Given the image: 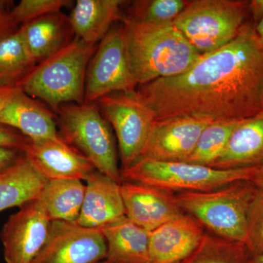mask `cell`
Instances as JSON below:
<instances>
[{"instance_id": "obj_7", "label": "cell", "mask_w": 263, "mask_h": 263, "mask_svg": "<svg viewBox=\"0 0 263 263\" xmlns=\"http://www.w3.org/2000/svg\"><path fill=\"white\" fill-rule=\"evenodd\" d=\"M57 112L62 139L85 156L97 171L122 184L115 142L98 107L93 103L65 104Z\"/></svg>"}, {"instance_id": "obj_30", "label": "cell", "mask_w": 263, "mask_h": 263, "mask_svg": "<svg viewBox=\"0 0 263 263\" xmlns=\"http://www.w3.org/2000/svg\"><path fill=\"white\" fill-rule=\"evenodd\" d=\"M29 139L13 128L0 124V148H11L24 152Z\"/></svg>"}, {"instance_id": "obj_3", "label": "cell", "mask_w": 263, "mask_h": 263, "mask_svg": "<svg viewBox=\"0 0 263 263\" xmlns=\"http://www.w3.org/2000/svg\"><path fill=\"white\" fill-rule=\"evenodd\" d=\"M98 45L76 38L41 63L17 87L58 111L64 104L84 103L86 72Z\"/></svg>"}, {"instance_id": "obj_14", "label": "cell", "mask_w": 263, "mask_h": 263, "mask_svg": "<svg viewBox=\"0 0 263 263\" xmlns=\"http://www.w3.org/2000/svg\"><path fill=\"white\" fill-rule=\"evenodd\" d=\"M121 193L128 219L152 232L183 215L174 195L141 183L122 182Z\"/></svg>"}, {"instance_id": "obj_21", "label": "cell", "mask_w": 263, "mask_h": 263, "mask_svg": "<svg viewBox=\"0 0 263 263\" xmlns=\"http://www.w3.org/2000/svg\"><path fill=\"white\" fill-rule=\"evenodd\" d=\"M121 0H78L69 18L71 29L79 39L97 44L111 29L114 22L124 19Z\"/></svg>"}, {"instance_id": "obj_20", "label": "cell", "mask_w": 263, "mask_h": 263, "mask_svg": "<svg viewBox=\"0 0 263 263\" xmlns=\"http://www.w3.org/2000/svg\"><path fill=\"white\" fill-rule=\"evenodd\" d=\"M100 229L106 240L108 263H150L151 232L126 216Z\"/></svg>"}, {"instance_id": "obj_15", "label": "cell", "mask_w": 263, "mask_h": 263, "mask_svg": "<svg viewBox=\"0 0 263 263\" xmlns=\"http://www.w3.org/2000/svg\"><path fill=\"white\" fill-rule=\"evenodd\" d=\"M205 230L187 214L167 221L151 232L150 263H181L195 252Z\"/></svg>"}, {"instance_id": "obj_25", "label": "cell", "mask_w": 263, "mask_h": 263, "mask_svg": "<svg viewBox=\"0 0 263 263\" xmlns=\"http://www.w3.org/2000/svg\"><path fill=\"white\" fill-rule=\"evenodd\" d=\"M242 120L228 119L211 122L202 131L195 150L185 162L210 166L222 153L230 136Z\"/></svg>"}, {"instance_id": "obj_19", "label": "cell", "mask_w": 263, "mask_h": 263, "mask_svg": "<svg viewBox=\"0 0 263 263\" xmlns=\"http://www.w3.org/2000/svg\"><path fill=\"white\" fill-rule=\"evenodd\" d=\"M19 31L36 65L68 45L73 33L68 17L61 12L22 24Z\"/></svg>"}, {"instance_id": "obj_36", "label": "cell", "mask_w": 263, "mask_h": 263, "mask_svg": "<svg viewBox=\"0 0 263 263\" xmlns=\"http://www.w3.org/2000/svg\"><path fill=\"white\" fill-rule=\"evenodd\" d=\"M249 263H263V253L254 257H250Z\"/></svg>"}, {"instance_id": "obj_37", "label": "cell", "mask_w": 263, "mask_h": 263, "mask_svg": "<svg viewBox=\"0 0 263 263\" xmlns=\"http://www.w3.org/2000/svg\"><path fill=\"white\" fill-rule=\"evenodd\" d=\"M96 263H108V261L106 260H103L100 261V262H96Z\"/></svg>"}, {"instance_id": "obj_2", "label": "cell", "mask_w": 263, "mask_h": 263, "mask_svg": "<svg viewBox=\"0 0 263 263\" xmlns=\"http://www.w3.org/2000/svg\"><path fill=\"white\" fill-rule=\"evenodd\" d=\"M122 27L132 73L139 86L181 75L202 56L173 22L148 24L126 18Z\"/></svg>"}, {"instance_id": "obj_10", "label": "cell", "mask_w": 263, "mask_h": 263, "mask_svg": "<svg viewBox=\"0 0 263 263\" xmlns=\"http://www.w3.org/2000/svg\"><path fill=\"white\" fill-rule=\"evenodd\" d=\"M106 256V240L100 228L52 221L46 243L32 263H96Z\"/></svg>"}, {"instance_id": "obj_22", "label": "cell", "mask_w": 263, "mask_h": 263, "mask_svg": "<svg viewBox=\"0 0 263 263\" xmlns=\"http://www.w3.org/2000/svg\"><path fill=\"white\" fill-rule=\"evenodd\" d=\"M47 181L24 155L0 176V212L37 200Z\"/></svg>"}, {"instance_id": "obj_5", "label": "cell", "mask_w": 263, "mask_h": 263, "mask_svg": "<svg viewBox=\"0 0 263 263\" xmlns=\"http://www.w3.org/2000/svg\"><path fill=\"white\" fill-rule=\"evenodd\" d=\"M257 166L220 170L186 162L139 160L122 170V182L141 183L167 193H183L216 190L240 181H251Z\"/></svg>"}, {"instance_id": "obj_12", "label": "cell", "mask_w": 263, "mask_h": 263, "mask_svg": "<svg viewBox=\"0 0 263 263\" xmlns=\"http://www.w3.org/2000/svg\"><path fill=\"white\" fill-rule=\"evenodd\" d=\"M211 122L208 119L190 117L156 121L138 160L185 162L195 150L202 131Z\"/></svg>"}, {"instance_id": "obj_9", "label": "cell", "mask_w": 263, "mask_h": 263, "mask_svg": "<svg viewBox=\"0 0 263 263\" xmlns=\"http://www.w3.org/2000/svg\"><path fill=\"white\" fill-rule=\"evenodd\" d=\"M122 27H113L98 45L86 72L84 103L107 95L136 91Z\"/></svg>"}, {"instance_id": "obj_4", "label": "cell", "mask_w": 263, "mask_h": 263, "mask_svg": "<svg viewBox=\"0 0 263 263\" xmlns=\"http://www.w3.org/2000/svg\"><path fill=\"white\" fill-rule=\"evenodd\" d=\"M257 190L252 181H240L216 190L174 196L182 212L212 234L245 245L249 208Z\"/></svg>"}, {"instance_id": "obj_27", "label": "cell", "mask_w": 263, "mask_h": 263, "mask_svg": "<svg viewBox=\"0 0 263 263\" xmlns=\"http://www.w3.org/2000/svg\"><path fill=\"white\" fill-rule=\"evenodd\" d=\"M189 3L185 0H137L132 2L127 18L143 24L171 23Z\"/></svg>"}, {"instance_id": "obj_28", "label": "cell", "mask_w": 263, "mask_h": 263, "mask_svg": "<svg viewBox=\"0 0 263 263\" xmlns=\"http://www.w3.org/2000/svg\"><path fill=\"white\" fill-rule=\"evenodd\" d=\"M245 245L250 257L263 253V190L259 189L249 208Z\"/></svg>"}, {"instance_id": "obj_34", "label": "cell", "mask_w": 263, "mask_h": 263, "mask_svg": "<svg viewBox=\"0 0 263 263\" xmlns=\"http://www.w3.org/2000/svg\"><path fill=\"white\" fill-rule=\"evenodd\" d=\"M252 182L256 187L263 190V162L257 166V172L252 180Z\"/></svg>"}, {"instance_id": "obj_38", "label": "cell", "mask_w": 263, "mask_h": 263, "mask_svg": "<svg viewBox=\"0 0 263 263\" xmlns=\"http://www.w3.org/2000/svg\"><path fill=\"white\" fill-rule=\"evenodd\" d=\"M262 107H263V95H262Z\"/></svg>"}, {"instance_id": "obj_8", "label": "cell", "mask_w": 263, "mask_h": 263, "mask_svg": "<svg viewBox=\"0 0 263 263\" xmlns=\"http://www.w3.org/2000/svg\"><path fill=\"white\" fill-rule=\"evenodd\" d=\"M103 117L117 134L122 170L139 159L156 121L152 108L137 91L113 93L98 100Z\"/></svg>"}, {"instance_id": "obj_35", "label": "cell", "mask_w": 263, "mask_h": 263, "mask_svg": "<svg viewBox=\"0 0 263 263\" xmlns=\"http://www.w3.org/2000/svg\"><path fill=\"white\" fill-rule=\"evenodd\" d=\"M254 27H255L256 33H257L259 41H260L263 46V15L258 22L254 24Z\"/></svg>"}, {"instance_id": "obj_26", "label": "cell", "mask_w": 263, "mask_h": 263, "mask_svg": "<svg viewBox=\"0 0 263 263\" xmlns=\"http://www.w3.org/2000/svg\"><path fill=\"white\" fill-rule=\"evenodd\" d=\"M249 259L245 243L205 233L195 252L181 263H249Z\"/></svg>"}, {"instance_id": "obj_32", "label": "cell", "mask_w": 263, "mask_h": 263, "mask_svg": "<svg viewBox=\"0 0 263 263\" xmlns=\"http://www.w3.org/2000/svg\"><path fill=\"white\" fill-rule=\"evenodd\" d=\"M24 155L21 151L0 148V176L18 163Z\"/></svg>"}, {"instance_id": "obj_31", "label": "cell", "mask_w": 263, "mask_h": 263, "mask_svg": "<svg viewBox=\"0 0 263 263\" xmlns=\"http://www.w3.org/2000/svg\"><path fill=\"white\" fill-rule=\"evenodd\" d=\"M10 4V1L0 0V39L13 34L19 29V24L11 14Z\"/></svg>"}, {"instance_id": "obj_29", "label": "cell", "mask_w": 263, "mask_h": 263, "mask_svg": "<svg viewBox=\"0 0 263 263\" xmlns=\"http://www.w3.org/2000/svg\"><path fill=\"white\" fill-rule=\"evenodd\" d=\"M71 3L68 0H22L11 10V14L18 24L53 13H60L62 8Z\"/></svg>"}, {"instance_id": "obj_16", "label": "cell", "mask_w": 263, "mask_h": 263, "mask_svg": "<svg viewBox=\"0 0 263 263\" xmlns=\"http://www.w3.org/2000/svg\"><path fill=\"white\" fill-rule=\"evenodd\" d=\"M0 124L13 128L32 141L60 137L51 110L17 86L0 111Z\"/></svg>"}, {"instance_id": "obj_24", "label": "cell", "mask_w": 263, "mask_h": 263, "mask_svg": "<svg viewBox=\"0 0 263 263\" xmlns=\"http://www.w3.org/2000/svg\"><path fill=\"white\" fill-rule=\"evenodd\" d=\"M36 64L20 31L0 39V87H15Z\"/></svg>"}, {"instance_id": "obj_23", "label": "cell", "mask_w": 263, "mask_h": 263, "mask_svg": "<svg viewBox=\"0 0 263 263\" xmlns=\"http://www.w3.org/2000/svg\"><path fill=\"white\" fill-rule=\"evenodd\" d=\"M86 185L77 179L48 181L37 200L51 221L76 223L84 202Z\"/></svg>"}, {"instance_id": "obj_6", "label": "cell", "mask_w": 263, "mask_h": 263, "mask_svg": "<svg viewBox=\"0 0 263 263\" xmlns=\"http://www.w3.org/2000/svg\"><path fill=\"white\" fill-rule=\"evenodd\" d=\"M249 12V2L194 0L174 21V25L201 55L226 46L240 32Z\"/></svg>"}, {"instance_id": "obj_18", "label": "cell", "mask_w": 263, "mask_h": 263, "mask_svg": "<svg viewBox=\"0 0 263 263\" xmlns=\"http://www.w3.org/2000/svg\"><path fill=\"white\" fill-rule=\"evenodd\" d=\"M263 162V110L243 119L222 153L209 167L220 170L258 166Z\"/></svg>"}, {"instance_id": "obj_1", "label": "cell", "mask_w": 263, "mask_h": 263, "mask_svg": "<svg viewBox=\"0 0 263 263\" xmlns=\"http://www.w3.org/2000/svg\"><path fill=\"white\" fill-rule=\"evenodd\" d=\"M156 120L190 117L243 119L263 110V46L247 22L226 46L202 55L188 70L136 90Z\"/></svg>"}, {"instance_id": "obj_13", "label": "cell", "mask_w": 263, "mask_h": 263, "mask_svg": "<svg viewBox=\"0 0 263 263\" xmlns=\"http://www.w3.org/2000/svg\"><path fill=\"white\" fill-rule=\"evenodd\" d=\"M24 154L38 173L47 181L77 179L86 181L95 167L85 156L67 144L61 137L57 139L32 141Z\"/></svg>"}, {"instance_id": "obj_11", "label": "cell", "mask_w": 263, "mask_h": 263, "mask_svg": "<svg viewBox=\"0 0 263 263\" xmlns=\"http://www.w3.org/2000/svg\"><path fill=\"white\" fill-rule=\"evenodd\" d=\"M51 220L41 202H26L0 233L6 263H32L46 243Z\"/></svg>"}, {"instance_id": "obj_17", "label": "cell", "mask_w": 263, "mask_h": 263, "mask_svg": "<svg viewBox=\"0 0 263 263\" xmlns=\"http://www.w3.org/2000/svg\"><path fill=\"white\" fill-rule=\"evenodd\" d=\"M86 182L84 202L76 224L100 228L126 216L121 184L97 170Z\"/></svg>"}, {"instance_id": "obj_33", "label": "cell", "mask_w": 263, "mask_h": 263, "mask_svg": "<svg viewBox=\"0 0 263 263\" xmlns=\"http://www.w3.org/2000/svg\"><path fill=\"white\" fill-rule=\"evenodd\" d=\"M16 87V86H15ZM15 87H0V111L8 103Z\"/></svg>"}]
</instances>
